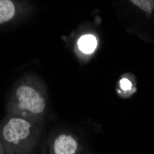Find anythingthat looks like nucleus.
Masks as SVG:
<instances>
[{
    "mask_svg": "<svg viewBox=\"0 0 154 154\" xmlns=\"http://www.w3.org/2000/svg\"><path fill=\"white\" fill-rule=\"evenodd\" d=\"M98 47V38L95 34L87 32L80 35L77 41V48L79 51L85 54H92Z\"/></svg>",
    "mask_w": 154,
    "mask_h": 154,
    "instance_id": "39448f33",
    "label": "nucleus"
},
{
    "mask_svg": "<svg viewBox=\"0 0 154 154\" xmlns=\"http://www.w3.org/2000/svg\"><path fill=\"white\" fill-rule=\"evenodd\" d=\"M6 115L45 122L49 115V97L45 81L33 73L20 77L7 97Z\"/></svg>",
    "mask_w": 154,
    "mask_h": 154,
    "instance_id": "f257e3e1",
    "label": "nucleus"
},
{
    "mask_svg": "<svg viewBox=\"0 0 154 154\" xmlns=\"http://www.w3.org/2000/svg\"><path fill=\"white\" fill-rule=\"evenodd\" d=\"M45 122L6 115L0 121V140L5 154H33Z\"/></svg>",
    "mask_w": 154,
    "mask_h": 154,
    "instance_id": "f03ea898",
    "label": "nucleus"
},
{
    "mask_svg": "<svg viewBox=\"0 0 154 154\" xmlns=\"http://www.w3.org/2000/svg\"><path fill=\"white\" fill-rule=\"evenodd\" d=\"M0 154H5L4 148H3V145H2V142H1V140H0Z\"/></svg>",
    "mask_w": 154,
    "mask_h": 154,
    "instance_id": "6e6552de",
    "label": "nucleus"
},
{
    "mask_svg": "<svg viewBox=\"0 0 154 154\" xmlns=\"http://www.w3.org/2000/svg\"><path fill=\"white\" fill-rule=\"evenodd\" d=\"M131 3L148 14H150L154 8V1H149V0H133Z\"/></svg>",
    "mask_w": 154,
    "mask_h": 154,
    "instance_id": "423d86ee",
    "label": "nucleus"
},
{
    "mask_svg": "<svg viewBox=\"0 0 154 154\" xmlns=\"http://www.w3.org/2000/svg\"><path fill=\"white\" fill-rule=\"evenodd\" d=\"M31 2L19 0H0V27L16 24L33 12Z\"/></svg>",
    "mask_w": 154,
    "mask_h": 154,
    "instance_id": "7ed1b4c3",
    "label": "nucleus"
},
{
    "mask_svg": "<svg viewBox=\"0 0 154 154\" xmlns=\"http://www.w3.org/2000/svg\"><path fill=\"white\" fill-rule=\"evenodd\" d=\"M81 141L75 134L69 131H57L48 139V154H81Z\"/></svg>",
    "mask_w": 154,
    "mask_h": 154,
    "instance_id": "20e7f679",
    "label": "nucleus"
},
{
    "mask_svg": "<svg viewBox=\"0 0 154 154\" xmlns=\"http://www.w3.org/2000/svg\"><path fill=\"white\" fill-rule=\"evenodd\" d=\"M119 88L122 91L124 92H129V94L131 95V93H133L134 91H132L133 90V83L131 81L130 79H128V77H123L120 80H119Z\"/></svg>",
    "mask_w": 154,
    "mask_h": 154,
    "instance_id": "0eeeda50",
    "label": "nucleus"
}]
</instances>
